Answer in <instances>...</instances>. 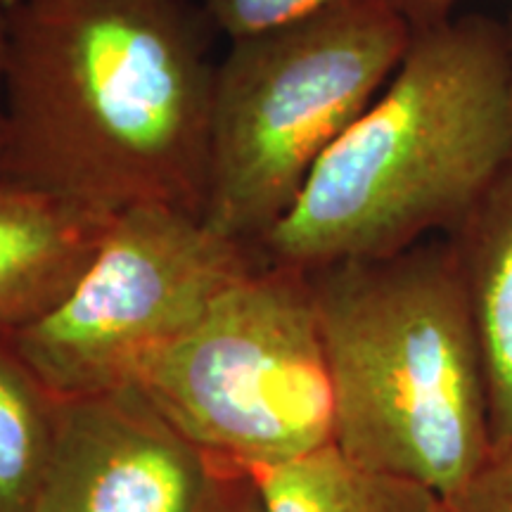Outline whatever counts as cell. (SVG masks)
Returning <instances> with one entry per match:
<instances>
[{
    "label": "cell",
    "mask_w": 512,
    "mask_h": 512,
    "mask_svg": "<svg viewBox=\"0 0 512 512\" xmlns=\"http://www.w3.org/2000/svg\"><path fill=\"white\" fill-rule=\"evenodd\" d=\"M512 162V67L503 24H415L411 46L361 119L325 152L259 252L313 271L380 259L456 230Z\"/></svg>",
    "instance_id": "obj_2"
},
{
    "label": "cell",
    "mask_w": 512,
    "mask_h": 512,
    "mask_svg": "<svg viewBox=\"0 0 512 512\" xmlns=\"http://www.w3.org/2000/svg\"><path fill=\"white\" fill-rule=\"evenodd\" d=\"M3 83H5V8H0V138H3Z\"/></svg>",
    "instance_id": "obj_16"
},
{
    "label": "cell",
    "mask_w": 512,
    "mask_h": 512,
    "mask_svg": "<svg viewBox=\"0 0 512 512\" xmlns=\"http://www.w3.org/2000/svg\"><path fill=\"white\" fill-rule=\"evenodd\" d=\"M12 3H17V0H0V8H10Z\"/></svg>",
    "instance_id": "obj_18"
},
{
    "label": "cell",
    "mask_w": 512,
    "mask_h": 512,
    "mask_svg": "<svg viewBox=\"0 0 512 512\" xmlns=\"http://www.w3.org/2000/svg\"><path fill=\"white\" fill-rule=\"evenodd\" d=\"M214 72L185 0H17L0 176L110 216L202 214Z\"/></svg>",
    "instance_id": "obj_1"
},
{
    "label": "cell",
    "mask_w": 512,
    "mask_h": 512,
    "mask_svg": "<svg viewBox=\"0 0 512 512\" xmlns=\"http://www.w3.org/2000/svg\"><path fill=\"white\" fill-rule=\"evenodd\" d=\"M503 31H505V41H508V53H510V67H512V15L508 22L503 24Z\"/></svg>",
    "instance_id": "obj_17"
},
{
    "label": "cell",
    "mask_w": 512,
    "mask_h": 512,
    "mask_svg": "<svg viewBox=\"0 0 512 512\" xmlns=\"http://www.w3.org/2000/svg\"><path fill=\"white\" fill-rule=\"evenodd\" d=\"M204 15L216 29L235 38L259 34L323 8L332 0H200Z\"/></svg>",
    "instance_id": "obj_12"
},
{
    "label": "cell",
    "mask_w": 512,
    "mask_h": 512,
    "mask_svg": "<svg viewBox=\"0 0 512 512\" xmlns=\"http://www.w3.org/2000/svg\"><path fill=\"white\" fill-rule=\"evenodd\" d=\"M264 264L197 211L140 204L112 216L72 292L8 337L55 399L133 387L157 351Z\"/></svg>",
    "instance_id": "obj_6"
},
{
    "label": "cell",
    "mask_w": 512,
    "mask_h": 512,
    "mask_svg": "<svg viewBox=\"0 0 512 512\" xmlns=\"http://www.w3.org/2000/svg\"><path fill=\"white\" fill-rule=\"evenodd\" d=\"M399 8L411 17L413 24L430 22V19L446 17L458 0H396Z\"/></svg>",
    "instance_id": "obj_15"
},
{
    "label": "cell",
    "mask_w": 512,
    "mask_h": 512,
    "mask_svg": "<svg viewBox=\"0 0 512 512\" xmlns=\"http://www.w3.org/2000/svg\"><path fill=\"white\" fill-rule=\"evenodd\" d=\"M446 512H512V434L491 446L484 463L444 498Z\"/></svg>",
    "instance_id": "obj_13"
},
{
    "label": "cell",
    "mask_w": 512,
    "mask_h": 512,
    "mask_svg": "<svg viewBox=\"0 0 512 512\" xmlns=\"http://www.w3.org/2000/svg\"><path fill=\"white\" fill-rule=\"evenodd\" d=\"M140 392L183 437L245 472L332 446L335 394L306 271L264 264L157 351Z\"/></svg>",
    "instance_id": "obj_5"
},
{
    "label": "cell",
    "mask_w": 512,
    "mask_h": 512,
    "mask_svg": "<svg viewBox=\"0 0 512 512\" xmlns=\"http://www.w3.org/2000/svg\"><path fill=\"white\" fill-rule=\"evenodd\" d=\"M57 399L0 332V512H34L53 448Z\"/></svg>",
    "instance_id": "obj_11"
},
{
    "label": "cell",
    "mask_w": 512,
    "mask_h": 512,
    "mask_svg": "<svg viewBox=\"0 0 512 512\" xmlns=\"http://www.w3.org/2000/svg\"><path fill=\"white\" fill-rule=\"evenodd\" d=\"M413 31L396 0H332L230 41L214 72L204 219L259 249L392 79Z\"/></svg>",
    "instance_id": "obj_4"
},
{
    "label": "cell",
    "mask_w": 512,
    "mask_h": 512,
    "mask_svg": "<svg viewBox=\"0 0 512 512\" xmlns=\"http://www.w3.org/2000/svg\"><path fill=\"white\" fill-rule=\"evenodd\" d=\"M138 387L57 399L34 512H209L230 472Z\"/></svg>",
    "instance_id": "obj_7"
},
{
    "label": "cell",
    "mask_w": 512,
    "mask_h": 512,
    "mask_svg": "<svg viewBox=\"0 0 512 512\" xmlns=\"http://www.w3.org/2000/svg\"><path fill=\"white\" fill-rule=\"evenodd\" d=\"M112 216L0 176V332L55 309L98 252Z\"/></svg>",
    "instance_id": "obj_8"
},
{
    "label": "cell",
    "mask_w": 512,
    "mask_h": 512,
    "mask_svg": "<svg viewBox=\"0 0 512 512\" xmlns=\"http://www.w3.org/2000/svg\"><path fill=\"white\" fill-rule=\"evenodd\" d=\"M209 512H264L252 472L233 470Z\"/></svg>",
    "instance_id": "obj_14"
},
{
    "label": "cell",
    "mask_w": 512,
    "mask_h": 512,
    "mask_svg": "<svg viewBox=\"0 0 512 512\" xmlns=\"http://www.w3.org/2000/svg\"><path fill=\"white\" fill-rule=\"evenodd\" d=\"M484 358L491 446L512 434V162L453 230Z\"/></svg>",
    "instance_id": "obj_9"
},
{
    "label": "cell",
    "mask_w": 512,
    "mask_h": 512,
    "mask_svg": "<svg viewBox=\"0 0 512 512\" xmlns=\"http://www.w3.org/2000/svg\"><path fill=\"white\" fill-rule=\"evenodd\" d=\"M252 477L264 512H446L427 486L368 470L335 446Z\"/></svg>",
    "instance_id": "obj_10"
},
{
    "label": "cell",
    "mask_w": 512,
    "mask_h": 512,
    "mask_svg": "<svg viewBox=\"0 0 512 512\" xmlns=\"http://www.w3.org/2000/svg\"><path fill=\"white\" fill-rule=\"evenodd\" d=\"M306 275L335 394L332 446L448 498L491 451L482 347L451 240Z\"/></svg>",
    "instance_id": "obj_3"
}]
</instances>
